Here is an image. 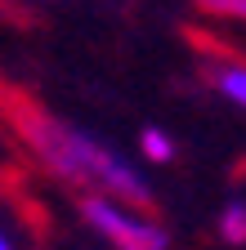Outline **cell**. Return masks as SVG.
<instances>
[{
  "label": "cell",
  "instance_id": "obj_1",
  "mask_svg": "<svg viewBox=\"0 0 246 250\" xmlns=\"http://www.w3.org/2000/svg\"><path fill=\"white\" fill-rule=\"evenodd\" d=\"M14 125H18V139L27 143V152L36 156V166L45 174H54L58 183L81 188V197L103 192V197H126V201L148 206V179L112 143L81 130L76 121H63L45 107H18Z\"/></svg>",
  "mask_w": 246,
  "mask_h": 250
},
{
  "label": "cell",
  "instance_id": "obj_2",
  "mask_svg": "<svg viewBox=\"0 0 246 250\" xmlns=\"http://www.w3.org/2000/svg\"><path fill=\"white\" fill-rule=\"evenodd\" d=\"M81 219L99 241L112 250H170L166 224L148 214V206L126 201V197H103V192H85L81 197Z\"/></svg>",
  "mask_w": 246,
  "mask_h": 250
},
{
  "label": "cell",
  "instance_id": "obj_3",
  "mask_svg": "<svg viewBox=\"0 0 246 250\" xmlns=\"http://www.w3.org/2000/svg\"><path fill=\"white\" fill-rule=\"evenodd\" d=\"M206 85L237 112H246V58H210L206 62Z\"/></svg>",
  "mask_w": 246,
  "mask_h": 250
},
{
  "label": "cell",
  "instance_id": "obj_4",
  "mask_svg": "<svg viewBox=\"0 0 246 250\" xmlns=\"http://www.w3.org/2000/svg\"><path fill=\"white\" fill-rule=\"evenodd\" d=\"M139 156L148 166H170L179 156V143L161 130V125H143V130H139Z\"/></svg>",
  "mask_w": 246,
  "mask_h": 250
},
{
  "label": "cell",
  "instance_id": "obj_5",
  "mask_svg": "<svg viewBox=\"0 0 246 250\" xmlns=\"http://www.w3.org/2000/svg\"><path fill=\"white\" fill-rule=\"evenodd\" d=\"M215 232H220L224 246H246V197L224 201L220 219H215Z\"/></svg>",
  "mask_w": 246,
  "mask_h": 250
},
{
  "label": "cell",
  "instance_id": "obj_6",
  "mask_svg": "<svg viewBox=\"0 0 246 250\" xmlns=\"http://www.w3.org/2000/svg\"><path fill=\"white\" fill-rule=\"evenodd\" d=\"M193 5H197L206 18H220V22L246 27V0H193Z\"/></svg>",
  "mask_w": 246,
  "mask_h": 250
},
{
  "label": "cell",
  "instance_id": "obj_7",
  "mask_svg": "<svg viewBox=\"0 0 246 250\" xmlns=\"http://www.w3.org/2000/svg\"><path fill=\"white\" fill-rule=\"evenodd\" d=\"M0 250H22V246H18V237L9 232V224H5V219H0Z\"/></svg>",
  "mask_w": 246,
  "mask_h": 250
},
{
  "label": "cell",
  "instance_id": "obj_8",
  "mask_svg": "<svg viewBox=\"0 0 246 250\" xmlns=\"http://www.w3.org/2000/svg\"><path fill=\"white\" fill-rule=\"evenodd\" d=\"M27 5H58V0H27Z\"/></svg>",
  "mask_w": 246,
  "mask_h": 250
}]
</instances>
